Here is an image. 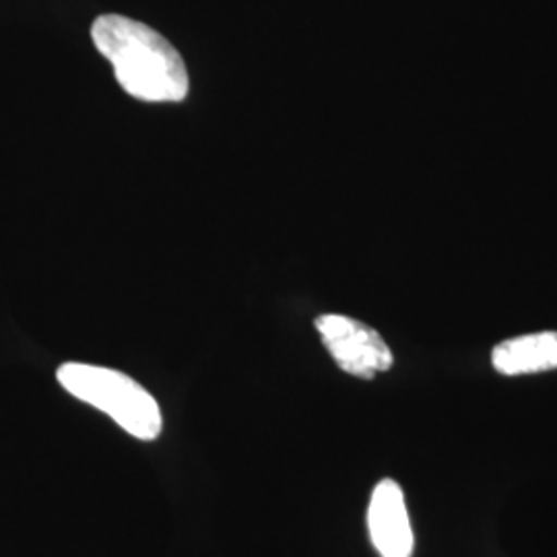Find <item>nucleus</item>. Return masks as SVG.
<instances>
[{"instance_id":"nucleus-1","label":"nucleus","mask_w":557,"mask_h":557,"mask_svg":"<svg viewBox=\"0 0 557 557\" xmlns=\"http://www.w3.org/2000/svg\"><path fill=\"white\" fill-rule=\"evenodd\" d=\"M91 38L128 96L143 101H182L188 96L184 60L149 25L124 15H101L91 27Z\"/></svg>"},{"instance_id":"nucleus-2","label":"nucleus","mask_w":557,"mask_h":557,"mask_svg":"<svg viewBox=\"0 0 557 557\" xmlns=\"http://www.w3.org/2000/svg\"><path fill=\"white\" fill-rule=\"evenodd\" d=\"M57 379L69 395L114 419L133 438L140 442L160 438L163 430L160 403L137 380L112 368L77 361L62 363Z\"/></svg>"},{"instance_id":"nucleus-3","label":"nucleus","mask_w":557,"mask_h":557,"mask_svg":"<svg viewBox=\"0 0 557 557\" xmlns=\"http://www.w3.org/2000/svg\"><path fill=\"white\" fill-rule=\"evenodd\" d=\"M317 331L338 368L349 376L372 380L395 363L393 351L379 331L359 320L322 314L317 319Z\"/></svg>"},{"instance_id":"nucleus-4","label":"nucleus","mask_w":557,"mask_h":557,"mask_svg":"<svg viewBox=\"0 0 557 557\" xmlns=\"http://www.w3.org/2000/svg\"><path fill=\"white\" fill-rule=\"evenodd\" d=\"M368 531L380 557H413L416 537L403 487L382 479L368 506Z\"/></svg>"},{"instance_id":"nucleus-5","label":"nucleus","mask_w":557,"mask_h":557,"mask_svg":"<svg viewBox=\"0 0 557 557\" xmlns=\"http://www.w3.org/2000/svg\"><path fill=\"white\" fill-rule=\"evenodd\" d=\"M492 363L504 376L557 370V333L545 331L502 341L492 351Z\"/></svg>"}]
</instances>
